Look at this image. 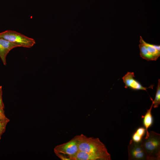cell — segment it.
<instances>
[{"mask_svg": "<svg viewBox=\"0 0 160 160\" xmlns=\"http://www.w3.org/2000/svg\"><path fill=\"white\" fill-rule=\"evenodd\" d=\"M79 151L92 153L101 157L103 160H111V155L105 145L98 138L88 137L81 134L75 137Z\"/></svg>", "mask_w": 160, "mask_h": 160, "instance_id": "cell-1", "label": "cell"}, {"mask_svg": "<svg viewBox=\"0 0 160 160\" xmlns=\"http://www.w3.org/2000/svg\"><path fill=\"white\" fill-rule=\"evenodd\" d=\"M147 157V160L160 159V134L153 131L140 142Z\"/></svg>", "mask_w": 160, "mask_h": 160, "instance_id": "cell-2", "label": "cell"}, {"mask_svg": "<svg viewBox=\"0 0 160 160\" xmlns=\"http://www.w3.org/2000/svg\"><path fill=\"white\" fill-rule=\"evenodd\" d=\"M79 151L75 137L66 143L57 145L54 148L56 155L63 160H74Z\"/></svg>", "mask_w": 160, "mask_h": 160, "instance_id": "cell-3", "label": "cell"}, {"mask_svg": "<svg viewBox=\"0 0 160 160\" xmlns=\"http://www.w3.org/2000/svg\"><path fill=\"white\" fill-rule=\"evenodd\" d=\"M0 38L13 43L19 47L30 48L36 44L34 39L12 30H7L0 33Z\"/></svg>", "mask_w": 160, "mask_h": 160, "instance_id": "cell-4", "label": "cell"}, {"mask_svg": "<svg viewBox=\"0 0 160 160\" xmlns=\"http://www.w3.org/2000/svg\"><path fill=\"white\" fill-rule=\"evenodd\" d=\"M129 160H147L146 155L140 143H136L132 139L128 146Z\"/></svg>", "mask_w": 160, "mask_h": 160, "instance_id": "cell-5", "label": "cell"}, {"mask_svg": "<svg viewBox=\"0 0 160 160\" xmlns=\"http://www.w3.org/2000/svg\"><path fill=\"white\" fill-rule=\"evenodd\" d=\"M135 77L134 72H128L122 78L125 84V88H129L134 90H144L147 92V89H153V85H152L148 87H143L138 81L134 78Z\"/></svg>", "mask_w": 160, "mask_h": 160, "instance_id": "cell-6", "label": "cell"}, {"mask_svg": "<svg viewBox=\"0 0 160 160\" xmlns=\"http://www.w3.org/2000/svg\"><path fill=\"white\" fill-rule=\"evenodd\" d=\"M19 47L17 45L0 38V57L4 65H6V57L10 51L15 47Z\"/></svg>", "mask_w": 160, "mask_h": 160, "instance_id": "cell-7", "label": "cell"}, {"mask_svg": "<svg viewBox=\"0 0 160 160\" xmlns=\"http://www.w3.org/2000/svg\"><path fill=\"white\" fill-rule=\"evenodd\" d=\"M153 103L152 102L150 108L147 110V111L144 116H142L141 118L143 119V122L145 129L146 135L145 137H147L149 135L148 129L152 125L153 122V118L151 114V110L153 107Z\"/></svg>", "mask_w": 160, "mask_h": 160, "instance_id": "cell-8", "label": "cell"}, {"mask_svg": "<svg viewBox=\"0 0 160 160\" xmlns=\"http://www.w3.org/2000/svg\"><path fill=\"white\" fill-rule=\"evenodd\" d=\"M140 41L144 44L148 50L157 60L160 56V45L146 43L144 40L141 36H140Z\"/></svg>", "mask_w": 160, "mask_h": 160, "instance_id": "cell-9", "label": "cell"}, {"mask_svg": "<svg viewBox=\"0 0 160 160\" xmlns=\"http://www.w3.org/2000/svg\"><path fill=\"white\" fill-rule=\"evenodd\" d=\"M74 160H103L98 155L83 151H79Z\"/></svg>", "mask_w": 160, "mask_h": 160, "instance_id": "cell-10", "label": "cell"}, {"mask_svg": "<svg viewBox=\"0 0 160 160\" xmlns=\"http://www.w3.org/2000/svg\"><path fill=\"white\" fill-rule=\"evenodd\" d=\"M139 45L140 50V55L143 58L148 61L156 60V59L147 49L144 44L141 41Z\"/></svg>", "mask_w": 160, "mask_h": 160, "instance_id": "cell-11", "label": "cell"}, {"mask_svg": "<svg viewBox=\"0 0 160 160\" xmlns=\"http://www.w3.org/2000/svg\"><path fill=\"white\" fill-rule=\"evenodd\" d=\"M145 131V129L144 127L138 128L133 134L132 140L136 143L140 142L143 138Z\"/></svg>", "mask_w": 160, "mask_h": 160, "instance_id": "cell-12", "label": "cell"}, {"mask_svg": "<svg viewBox=\"0 0 160 160\" xmlns=\"http://www.w3.org/2000/svg\"><path fill=\"white\" fill-rule=\"evenodd\" d=\"M151 100L153 103V106L154 108L158 107L159 105L160 104V79L158 80V83L156 88V91L155 96V98L154 100L150 97Z\"/></svg>", "mask_w": 160, "mask_h": 160, "instance_id": "cell-13", "label": "cell"}, {"mask_svg": "<svg viewBox=\"0 0 160 160\" xmlns=\"http://www.w3.org/2000/svg\"><path fill=\"white\" fill-rule=\"evenodd\" d=\"M9 120L7 117L4 119H0V134L2 135L5 132L6 125Z\"/></svg>", "mask_w": 160, "mask_h": 160, "instance_id": "cell-14", "label": "cell"}, {"mask_svg": "<svg viewBox=\"0 0 160 160\" xmlns=\"http://www.w3.org/2000/svg\"><path fill=\"white\" fill-rule=\"evenodd\" d=\"M2 87L0 86V110L4 111V106L2 100Z\"/></svg>", "mask_w": 160, "mask_h": 160, "instance_id": "cell-15", "label": "cell"}, {"mask_svg": "<svg viewBox=\"0 0 160 160\" xmlns=\"http://www.w3.org/2000/svg\"><path fill=\"white\" fill-rule=\"evenodd\" d=\"M6 118L4 113V110H0V119H4Z\"/></svg>", "mask_w": 160, "mask_h": 160, "instance_id": "cell-16", "label": "cell"}, {"mask_svg": "<svg viewBox=\"0 0 160 160\" xmlns=\"http://www.w3.org/2000/svg\"><path fill=\"white\" fill-rule=\"evenodd\" d=\"M2 135L0 134V140L1 138V136Z\"/></svg>", "mask_w": 160, "mask_h": 160, "instance_id": "cell-17", "label": "cell"}]
</instances>
